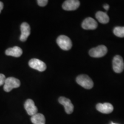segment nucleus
I'll return each mask as SVG.
<instances>
[{
  "label": "nucleus",
  "mask_w": 124,
  "mask_h": 124,
  "mask_svg": "<svg viewBox=\"0 0 124 124\" xmlns=\"http://www.w3.org/2000/svg\"><path fill=\"white\" fill-rule=\"evenodd\" d=\"M76 81L78 84L86 89L89 90L92 89L94 86V83L92 79L89 76L86 75H80L78 76L76 79Z\"/></svg>",
  "instance_id": "obj_1"
},
{
  "label": "nucleus",
  "mask_w": 124,
  "mask_h": 124,
  "mask_svg": "<svg viewBox=\"0 0 124 124\" xmlns=\"http://www.w3.org/2000/svg\"><path fill=\"white\" fill-rule=\"evenodd\" d=\"M20 81L18 79L14 77H9L6 78L4 85V90L6 92H10L13 89L18 88L20 86Z\"/></svg>",
  "instance_id": "obj_2"
},
{
  "label": "nucleus",
  "mask_w": 124,
  "mask_h": 124,
  "mask_svg": "<svg viewBox=\"0 0 124 124\" xmlns=\"http://www.w3.org/2000/svg\"><path fill=\"white\" fill-rule=\"evenodd\" d=\"M57 44L63 50L68 51L71 48L72 46V41L69 37L65 35H60L56 39Z\"/></svg>",
  "instance_id": "obj_3"
},
{
  "label": "nucleus",
  "mask_w": 124,
  "mask_h": 124,
  "mask_svg": "<svg viewBox=\"0 0 124 124\" xmlns=\"http://www.w3.org/2000/svg\"><path fill=\"white\" fill-rule=\"evenodd\" d=\"M108 52V48L105 46L101 45L97 47L91 48L89 51V55L93 58H101Z\"/></svg>",
  "instance_id": "obj_4"
},
{
  "label": "nucleus",
  "mask_w": 124,
  "mask_h": 124,
  "mask_svg": "<svg viewBox=\"0 0 124 124\" xmlns=\"http://www.w3.org/2000/svg\"><path fill=\"white\" fill-rule=\"evenodd\" d=\"M113 69L116 73H121L124 70L123 59L120 55H116L113 59Z\"/></svg>",
  "instance_id": "obj_5"
},
{
  "label": "nucleus",
  "mask_w": 124,
  "mask_h": 124,
  "mask_svg": "<svg viewBox=\"0 0 124 124\" xmlns=\"http://www.w3.org/2000/svg\"><path fill=\"white\" fill-rule=\"evenodd\" d=\"M28 64L32 69L36 70L40 72L44 71L46 69V64L44 62L38 59H32L29 61Z\"/></svg>",
  "instance_id": "obj_6"
},
{
  "label": "nucleus",
  "mask_w": 124,
  "mask_h": 124,
  "mask_svg": "<svg viewBox=\"0 0 124 124\" xmlns=\"http://www.w3.org/2000/svg\"><path fill=\"white\" fill-rule=\"evenodd\" d=\"M59 102L64 107L65 111L67 114H70L74 111V105L69 99L64 97H60L59 98Z\"/></svg>",
  "instance_id": "obj_7"
},
{
  "label": "nucleus",
  "mask_w": 124,
  "mask_h": 124,
  "mask_svg": "<svg viewBox=\"0 0 124 124\" xmlns=\"http://www.w3.org/2000/svg\"><path fill=\"white\" fill-rule=\"evenodd\" d=\"M80 2L78 0H67L62 5L63 9L67 11L75 10L79 7Z\"/></svg>",
  "instance_id": "obj_8"
},
{
  "label": "nucleus",
  "mask_w": 124,
  "mask_h": 124,
  "mask_svg": "<svg viewBox=\"0 0 124 124\" xmlns=\"http://www.w3.org/2000/svg\"><path fill=\"white\" fill-rule=\"evenodd\" d=\"M24 108L28 114L33 116L38 113V108L35 106V102L31 99H28L24 103Z\"/></svg>",
  "instance_id": "obj_9"
},
{
  "label": "nucleus",
  "mask_w": 124,
  "mask_h": 124,
  "mask_svg": "<svg viewBox=\"0 0 124 124\" xmlns=\"http://www.w3.org/2000/svg\"><path fill=\"white\" fill-rule=\"evenodd\" d=\"M98 27V24L95 20L91 17H87L83 20L82 27L86 30H94Z\"/></svg>",
  "instance_id": "obj_10"
},
{
  "label": "nucleus",
  "mask_w": 124,
  "mask_h": 124,
  "mask_svg": "<svg viewBox=\"0 0 124 124\" xmlns=\"http://www.w3.org/2000/svg\"><path fill=\"white\" fill-rule=\"evenodd\" d=\"M21 36L20 37V40L21 41H25L27 40L31 33V28L29 25L27 23H23L21 24Z\"/></svg>",
  "instance_id": "obj_11"
},
{
  "label": "nucleus",
  "mask_w": 124,
  "mask_h": 124,
  "mask_svg": "<svg viewBox=\"0 0 124 124\" xmlns=\"http://www.w3.org/2000/svg\"><path fill=\"white\" fill-rule=\"evenodd\" d=\"M96 108L100 112L103 114H110L113 111L114 108L110 103H98L96 106Z\"/></svg>",
  "instance_id": "obj_12"
},
{
  "label": "nucleus",
  "mask_w": 124,
  "mask_h": 124,
  "mask_svg": "<svg viewBox=\"0 0 124 124\" xmlns=\"http://www.w3.org/2000/svg\"><path fill=\"white\" fill-rule=\"evenodd\" d=\"M5 54L8 56L18 58L23 54V50L19 46H15L12 48H9L5 51Z\"/></svg>",
  "instance_id": "obj_13"
},
{
  "label": "nucleus",
  "mask_w": 124,
  "mask_h": 124,
  "mask_svg": "<svg viewBox=\"0 0 124 124\" xmlns=\"http://www.w3.org/2000/svg\"><path fill=\"white\" fill-rule=\"evenodd\" d=\"M31 121L33 124H45L46 118L44 116L40 113H37L31 117Z\"/></svg>",
  "instance_id": "obj_14"
},
{
  "label": "nucleus",
  "mask_w": 124,
  "mask_h": 124,
  "mask_svg": "<svg viewBox=\"0 0 124 124\" xmlns=\"http://www.w3.org/2000/svg\"><path fill=\"white\" fill-rule=\"evenodd\" d=\"M95 17L98 21L102 24H107L109 21V17L108 15L103 12H98L95 15Z\"/></svg>",
  "instance_id": "obj_15"
},
{
  "label": "nucleus",
  "mask_w": 124,
  "mask_h": 124,
  "mask_svg": "<svg viewBox=\"0 0 124 124\" xmlns=\"http://www.w3.org/2000/svg\"><path fill=\"white\" fill-rule=\"evenodd\" d=\"M113 33L116 36L124 38V27H117L114 28Z\"/></svg>",
  "instance_id": "obj_16"
},
{
  "label": "nucleus",
  "mask_w": 124,
  "mask_h": 124,
  "mask_svg": "<svg viewBox=\"0 0 124 124\" xmlns=\"http://www.w3.org/2000/svg\"><path fill=\"white\" fill-rule=\"evenodd\" d=\"M37 2L40 7H44L47 5L48 1V0H38V1H37Z\"/></svg>",
  "instance_id": "obj_17"
},
{
  "label": "nucleus",
  "mask_w": 124,
  "mask_h": 124,
  "mask_svg": "<svg viewBox=\"0 0 124 124\" xmlns=\"http://www.w3.org/2000/svg\"><path fill=\"white\" fill-rule=\"evenodd\" d=\"M5 79H6L5 76L4 74H0V86L4 85Z\"/></svg>",
  "instance_id": "obj_18"
},
{
  "label": "nucleus",
  "mask_w": 124,
  "mask_h": 124,
  "mask_svg": "<svg viewBox=\"0 0 124 124\" xmlns=\"http://www.w3.org/2000/svg\"><path fill=\"white\" fill-rule=\"evenodd\" d=\"M3 8H4V4H3V3L1 1H0V13H1Z\"/></svg>",
  "instance_id": "obj_19"
},
{
  "label": "nucleus",
  "mask_w": 124,
  "mask_h": 124,
  "mask_svg": "<svg viewBox=\"0 0 124 124\" xmlns=\"http://www.w3.org/2000/svg\"><path fill=\"white\" fill-rule=\"evenodd\" d=\"M103 8H104L106 10H108L109 9V5L108 4H105L103 5Z\"/></svg>",
  "instance_id": "obj_20"
},
{
  "label": "nucleus",
  "mask_w": 124,
  "mask_h": 124,
  "mask_svg": "<svg viewBox=\"0 0 124 124\" xmlns=\"http://www.w3.org/2000/svg\"><path fill=\"white\" fill-rule=\"evenodd\" d=\"M111 124H113V123H111Z\"/></svg>",
  "instance_id": "obj_21"
}]
</instances>
